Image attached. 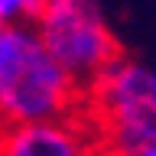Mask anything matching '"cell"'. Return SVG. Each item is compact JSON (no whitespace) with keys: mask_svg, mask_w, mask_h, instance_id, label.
Returning <instances> with one entry per match:
<instances>
[{"mask_svg":"<svg viewBox=\"0 0 156 156\" xmlns=\"http://www.w3.org/2000/svg\"><path fill=\"white\" fill-rule=\"evenodd\" d=\"M0 156H94L88 136L65 117L3 124Z\"/></svg>","mask_w":156,"mask_h":156,"instance_id":"277c9868","label":"cell"},{"mask_svg":"<svg viewBox=\"0 0 156 156\" xmlns=\"http://www.w3.org/2000/svg\"><path fill=\"white\" fill-rule=\"evenodd\" d=\"M94 104L104 114V124H133L156 120V68L136 58H114L91 81Z\"/></svg>","mask_w":156,"mask_h":156,"instance_id":"3957f363","label":"cell"},{"mask_svg":"<svg viewBox=\"0 0 156 156\" xmlns=\"http://www.w3.org/2000/svg\"><path fill=\"white\" fill-rule=\"evenodd\" d=\"M46 0H0V23H36Z\"/></svg>","mask_w":156,"mask_h":156,"instance_id":"5b68a950","label":"cell"},{"mask_svg":"<svg viewBox=\"0 0 156 156\" xmlns=\"http://www.w3.org/2000/svg\"><path fill=\"white\" fill-rule=\"evenodd\" d=\"M78 81L58 65L33 23H0V124L65 117Z\"/></svg>","mask_w":156,"mask_h":156,"instance_id":"6da1fadb","label":"cell"},{"mask_svg":"<svg viewBox=\"0 0 156 156\" xmlns=\"http://www.w3.org/2000/svg\"><path fill=\"white\" fill-rule=\"evenodd\" d=\"M133 156H156V140H153V143H146L143 150H136Z\"/></svg>","mask_w":156,"mask_h":156,"instance_id":"8992f818","label":"cell"},{"mask_svg":"<svg viewBox=\"0 0 156 156\" xmlns=\"http://www.w3.org/2000/svg\"><path fill=\"white\" fill-rule=\"evenodd\" d=\"M33 26L78 88H88L114 58H120V42L98 0H46Z\"/></svg>","mask_w":156,"mask_h":156,"instance_id":"7a4b0ae2","label":"cell"}]
</instances>
